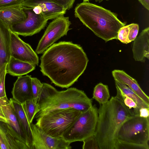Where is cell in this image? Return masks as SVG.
<instances>
[{
	"label": "cell",
	"instance_id": "1",
	"mask_svg": "<svg viewBox=\"0 0 149 149\" xmlns=\"http://www.w3.org/2000/svg\"><path fill=\"white\" fill-rule=\"evenodd\" d=\"M43 75L55 86L68 88L77 81L88 60L82 47L71 42L61 41L46 49L40 58Z\"/></svg>",
	"mask_w": 149,
	"mask_h": 149
},
{
	"label": "cell",
	"instance_id": "2",
	"mask_svg": "<svg viewBox=\"0 0 149 149\" xmlns=\"http://www.w3.org/2000/svg\"><path fill=\"white\" fill-rule=\"evenodd\" d=\"M98 113L94 135L100 149H115L120 128L127 119L134 115L116 96L100 104Z\"/></svg>",
	"mask_w": 149,
	"mask_h": 149
},
{
	"label": "cell",
	"instance_id": "3",
	"mask_svg": "<svg viewBox=\"0 0 149 149\" xmlns=\"http://www.w3.org/2000/svg\"><path fill=\"white\" fill-rule=\"evenodd\" d=\"M74 13L76 17L106 42L117 39L119 30L125 25L113 13L87 1L77 4Z\"/></svg>",
	"mask_w": 149,
	"mask_h": 149
},
{
	"label": "cell",
	"instance_id": "4",
	"mask_svg": "<svg viewBox=\"0 0 149 149\" xmlns=\"http://www.w3.org/2000/svg\"><path fill=\"white\" fill-rule=\"evenodd\" d=\"M37 103L39 111L36 114V118L47 112L58 109L72 108L83 112L93 105L92 99L82 90L70 88L58 91L46 83H43Z\"/></svg>",
	"mask_w": 149,
	"mask_h": 149
},
{
	"label": "cell",
	"instance_id": "5",
	"mask_svg": "<svg viewBox=\"0 0 149 149\" xmlns=\"http://www.w3.org/2000/svg\"><path fill=\"white\" fill-rule=\"evenodd\" d=\"M81 113L72 108L54 110L36 118L35 125L52 137L62 136Z\"/></svg>",
	"mask_w": 149,
	"mask_h": 149
},
{
	"label": "cell",
	"instance_id": "6",
	"mask_svg": "<svg viewBox=\"0 0 149 149\" xmlns=\"http://www.w3.org/2000/svg\"><path fill=\"white\" fill-rule=\"evenodd\" d=\"M149 140V117L138 115L127 119L120 128L117 136V141L148 146Z\"/></svg>",
	"mask_w": 149,
	"mask_h": 149
},
{
	"label": "cell",
	"instance_id": "7",
	"mask_svg": "<svg viewBox=\"0 0 149 149\" xmlns=\"http://www.w3.org/2000/svg\"><path fill=\"white\" fill-rule=\"evenodd\" d=\"M98 109L94 105L82 112L62 136L71 143L80 141L94 135L97 122Z\"/></svg>",
	"mask_w": 149,
	"mask_h": 149
},
{
	"label": "cell",
	"instance_id": "8",
	"mask_svg": "<svg viewBox=\"0 0 149 149\" xmlns=\"http://www.w3.org/2000/svg\"><path fill=\"white\" fill-rule=\"evenodd\" d=\"M71 24L69 17L64 15L54 19L48 25L39 40L35 51L37 54L42 53L60 38L67 35L71 29L70 28Z\"/></svg>",
	"mask_w": 149,
	"mask_h": 149
},
{
	"label": "cell",
	"instance_id": "9",
	"mask_svg": "<svg viewBox=\"0 0 149 149\" xmlns=\"http://www.w3.org/2000/svg\"><path fill=\"white\" fill-rule=\"evenodd\" d=\"M23 8V7H22ZM27 15L24 21L13 25L11 31L15 34L25 37L39 32L46 26L48 20L41 14H36L33 8H23Z\"/></svg>",
	"mask_w": 149,
	"mask_h": 149
},
{
	"label": "cell",
	"instance_id": "10",
	"mask_svg": "<svg viewBox=\"0 0 149 149\" xmlns=\"http://www.w3.org/2000/svg\"><path fill=\"white\" fill-rule=\"evenodd\" d=\"M33 141V149H70V143L62 136L54 137L45 133L35 124H31Z\"/></svg>",
	"mask_w": 149,
	"mask_h": 149
},
{
	"label": "cell",
	"instance_id": "11",
	"mask_svg": "<svg viewBox=\"0 0 149 149\" xmlns=\"http://www.w3.org/2000/svg\"><path fill=\"white\" fill-rule=\"evenodd\" d=\"M11 56L20 61L38 65L39 58L31 46L10 29Z\"/></svg>",
	"mask_w": 149,
	"mask_h": 149
},
{
	"label": "cell",
	"instance_id": "12",
	"mask_svg": "<svg viewBox=\"0 0 149 149\" xmlns=\"http://www.w3.org/2000/svg\"><path fill=\"white\" fill-rule=\"evenodd\" d=\"M23 8H36L46 19H54L64 15L66 10L49 0H25L21 4Z\"/></svg>",
	"mask_w": 149,
	"mask_h": 149
},
{
	"label": "cell",
	"instance_id": "13",
	"mask_svg": "<svg viewBox=\"0 0 149 149\" xmlns=\"http://www.w3.org/2000/svg\"><path fill=\"white\" fill-rule=\"evenodd\" d=\"M31 78L29 75L18 77L11 92L13 100L22 104L27 100L33 99Z\"/></svg>",
	"mask_w": 149,
	"mask_h": 149
},
{
	"label": "cell",
	"instance_id": "14",
	"mask_svg": "<svg viewBox=\"0 0 149 149\" xmlns=\"http://www.w3.org/2000/svg\"><path fill=\"white\" fill-rule=\"evenodd\" d=\"M133 57L136 61L144 62L149 59V28L148 27L136 37L133 43Z\"/></svg>",
	"mask_w": 149,
	"mask_h": 149
},
{
	"label": "cell",
	"instance_id": "15",
	"mask_svg": "<svg viewBox=\"0 0 149 149\" xmlns=\"http://www.w3.org/2000/svg\"><path fill=\"white\" fill-rule=\"evenodd\" d=\"M10 29L0 20V74L6 69L11 57Z\"/></svg>",
	"mask_w": 149,
	"mask_h": 149
},
{
	"label": "cell",
	"instance_id": "16",
	"mask_svg": "<svg viewBox=\"0 0 149 149\" xmlns=\"http://www.w3.org/2000/svg\"><path fill=\"white\" fill-rule=\"evenodd\" d=\"M26 17L21 5L0 9V20L10 29L13 25L24 21Z\"/></svg>",
	"mask_w": 149,
	"mask_h": 149
},
{
	"label": "cell",
	"instance_id": "17",
	"mask_svg": "<svg viewBox=\"0 0 149 149\" xmlns=\"http://www.w3.org/2000/svg\"><path fill=\"white\" fill-rule=\"evenodd\" d=\"M2 108L6 120V123L10 125L13 131L28 146L26 136L22 128L18 117L10 101L8 104L2 105Z\"/></svg>",
	"mask_w": 149,
	"mask_h": 149
},
{
	"label": "cell",
	"instance_id": "18",
	"mask_svg": "<svg viewBox=\"0 0 149 149\" xmlns=\"http://www.w3.org/2000/svg\"><path fill=\"white\" fill-rule=\"evenodd\" d=\"M115 80L127 85L146 103L149 104V97L143 91L136 80L123 70H115L112 72Z\"/></svg>",
	"mask_w": 149,
	"mask_h": 149
},
{
	"label": "cell",
	"instance_id": "19",
	"mask_svg": "<svg viewBox=\"0 0 149 149\" xmlns=\"http://www.w3.org/2000/svg\"><path fill=\"white\" fill-rule=\"evenodd\" d=\"M10 101L13 107L22 128L26 136L29 149H33V138L31 124L29 123L26 118L22 104L12 98L10 99Z\"/></svg>",
	"mask_w": 149,
	"mask_h": 149
},
{
	"label": "cell",
	"instance_id": "20",
	"mask_svg": "<svg viewBox=\"0 0 149 149\" xmlns=\"http://www.w3.org/2000/svg\"><path fill=\"white\" fill-rule=\"evenodd\" d=\"M36 65L23 61L11 56L7 64V74L14 76H20L27 74L35 69Z\"/></svg>",
	"mask_w": 149,
	"mask_h": 149
},
{
	"label": "cell",
	"instance_id": "21",
	"mask_svg": "<svg viewBox=\"0 0 149 149\" xmlns=\"http://www.w3.org/2000/svg\"><path fill=\"white\" fill-rule=\"evenodd\" d=\"M0 125L5 133L10 149H29L7 123L0 122Z\"/></svg>",
	"mask_w": 149,
	"mask_h": 149
},
{
	"label": "cell",
	"instance_id": "22",
	"mask_svg": "<svg viewBox=\"0 0 149 149\" xmlns=\"http://www.w3.org/2000/svg\"><path fill=\"white\" fill-rule=\"evenodd\" d=\"M138 24L132 23L125 26L119 30L117 39L123 43L127 44L134 41L137 36L139 31Z\"/></svg>",
	"mask_w": 149,
	"mask_h": 149
},
{
	"label": "cell",
	"instance_id": "23",
	"mask_svg": "<svg viewBox=\"0 0 149 149\" xmlns=\"http://www.w3.org/2000/svg\"><path fill=\"white\" fill-rule=\"evenodd\" d=\"M115 81L116 86L118 87L123 93L133 100L139 108H149V104L146 103L130 88L119 81Z\"/></svg>",
	"mask_w": 149,
	"mask_h": 149
},
{
	"label": "cell",
	"instance_id": "24",
	"mask_svg": "<svg viewBox=\"0 0 149 149\" xmlns=\"http://www.w3.org/2000/svg\"><path fill=\"white\" fill-rule=\"evenodd\" d=\"M110 98V94L108 86L100 83L94 88L93 98L95 100L100 104L107 103Z\"/></svg>",
	"mask_w": 149,
	"mask_h": 149
},
{
	"label": "cell",
	"instance_id": "25",
	"mask_svg": "<svg viewBox=\"0 0 149 149\" xmlns=\"http://www.w3.org/2000/svg\"><path fill=\"white\" fill-rule=\"evenodd\" d=\"M116 87L117 94L115 96L131 110L134 115L139 116V110L140 108L138 107L135 102L123 93L118 87Z\"/></svg>",
	"mask_w": 149,
	"mask_h": 149
},
{
	"label": "cell",
	"instance_id": "26",
	"mask_svg": "<svg viewBox=\"0 0 149 149\" xmlns=\"http://www.w3.org/2000/svg\"><path fill=\"white\" fill-rule=\"evenodd\" d=\"M22 104L28 121L31 124L35 115L39 111L38 104L33 99L27 100Z\"/></svg>",
	"mask_w": 149,
	"mask_h": 149
},
{
	"label": "cell",
	"instance_id": "27",
	"mask_svg": "<svg viewBox=\"0 0 149 149\" xmlns=\"http://www.w3.org/2000/svg\"><path fill=\"white\" fill-rule=\"evenodd\" d=\"M43 85V83H42L37 78L31 77V86L33 99L36 103H37Z\"/></svg>",
	"mask_w": 149,
	"mask_h": 149
},
{
	"label": "cell",
	"instance_id": "28",
	"mask_svg": "<svg viewBox=\"0 0 149 149\" xmlns=\"http://www.w3.org/2000/svg\"><path fill=\"white\" fill-rule=\"evenodd\" d=\"M83 142V149H100L98 141L94 135L86 139Z\"/></svg>",
	"mask_w": 149,
	"mask_h": 149
},
{
	"label": "cell",
	"instance_id": "29",
	"mask_svg": "<svg viewBox=\"0 0 149 149\" xmlns=\"http://www.w3.org/2000/svg\"><path fill=\"white\" fill-rule=\"evenodd\" d=\"M115 149H149V146L117 141Z\"/></svg>",
	"mask_w": 149,
	"mask_h": 149
},
{
	"label": "cell",
	"instance_id": "30",
	"mask_svg": "<svg viewBox=\"0 0 149 149\" xmlns=\"http://www.w3.org/2000/svg\"><path fill=\"white\" fill-rule=\"evenodd\" d=\"M62 7L66 10H69L73 7L75 0H49Z\"/></svg>",
	"mask_w": 149,
	"mask_h": 149
},
{
	"label": "cell",
	"instance_id": "31",
	"mask_svg": "<svg viewBox=\"0 0 149 149\" xmlns=\"http://www.w3.org/2000/svg\"><path fill=\"white\" fill-rule=\"evenodd\" d=\"M25 0H0V9L4 7L20 5Z\"/></svg>",
	"mask_w": 149,
	"mask_h": 149
},
{
	"label": "cell",
	"instance_id": "32",
	"mask_svg": "<svg viewBox=\"0 0 149 149\" xmlns=\"http://www.w3.org/2000/svg\"><path fill=\"white\" fill-rule=\"evenodd\" d=\"M6 74V69L0 74V98L6 96L5 90V79Z\"/></svg>",
	"mask_w": 149,
	"mask_h": 149
},
{
	"label": "cell",
	"instance_id": "33",
	"mask_svg": "<svg viewBox=\"0 0 149 149\" xmlns=\"http://www.w3.org/2000/svg\"><path fill=\"white\" fill-rule=\"evenodd\" d=\"M0 148L1 149H10L5 133L0 125Z\"/></svg>",
	"mask_w": 149,
	"mask_h": 149
},
{
	"label": "cell",
	"instance_id": "34",
	"mask_svg": "<svg viewBox=\"0 0 149 149\" xmlns=\"http://www.w3.org/2000/svg\"><path fill=\"white\" fill-rule=\"evenodd\" d=\"M10 102V100H8L7 96L0 98V122L6 123V119L3 112L2 106L7 104Z\"/></svg>",
	"mask_w": 149,
	"mask_h": 149
},
{
	"label": "cell",
	"instance_id": "35",
	"mask_svg": "<svg viewBox=\"0 0 149 149\" xmlns=\"http://www.w3.org/2000/svg\"><path fill=\"white\" fill-rule=\"evenodd\" d=\"M139 116L144 118L149 117V108H140L139 110Z\"/></svg>",
	"mask_w": 149,
	"mask_h": 149
},
{
	"label": "cell",
	"instance_id": "36",
	"mask_svg": "<svg viewBox=\"0 0 149 149\" xmlns=\"http://www.w3.org/2000/svg\"><path fill=\"white\" fill-rule=\"evenodd\" d=\"M142 5L147 9L149 10V0H138Z\"/></svg>",
	"mask_w": 149,
	"mask_h": 149
},
{
	"label": "cell",
	"instance_id": "37",
	"mask_svg": "<svg viewBox=\"0 0 149 149\" xmlns=\"http://www.w3.org/2000/svg\"><path fill=\"white\" fill-rule=\"evenodd\" d=\"M90 0H88V1H90ZM103 0H95V1H98L99 2H101ZM105 0L108 1L109 0Z\"/></svg>",
	"mask_w": 149,
	"mask_h": 149
},
{
	"label": "cell",
	"instance_id": "38",
	"mask_svg": "<svg viewBox=\"0 0 149 149\" xmlns=\"http://www.w3.org/2000/svg\"><path fill=\"white\" fill-rule=\"evenodd\" d=\"M84 2H87L88 1V0H83Z\"/></svg>",
	"mask_w": 149,
	"mask_h": 149
},
{
	"label": "cell",
	"instance_id": "39",
	"mask_svg": "<svg viewBox=\"0 0 149 149\" xmlns=\"http://www.w3.org/2000/svg\"><path fill=\"white\" fill-rule=\"evenodd\" d=\"M0 149H1L0 148Z\"/></svg>",
	"mask_w": 149,
	"mask_h": 149
}]
</instances>
